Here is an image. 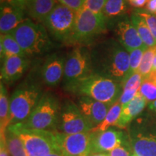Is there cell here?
<instances>
[{
    "label": "cell",
    "mask_w": 156,
    "mask_h": 156,
    "mask_svg": "<svg viewBox=\"0 0 156 156\" xmlns=\"http://www.w3.org/2000/svg\"><path fill=\"white\" fill-rule=\"evenodd\" d=\"M93 73L123 83L129 72V53L114 38L97 43L90 48Z\"/></svg>",
    "instance_id": "1"
},
{
    "label": "cell",
    "mask_w": 156,
    "mask_h": 156,
    "mask_svg": "<svg viewBox=\"0 0 156 156\" xmlns=\"http://www.w3.org/2000/svg\"><path fill=\"white\" fill-rule=\"evenodd\" d=\"M21 48L29 56H37L49 52L54 47L46 27L27 18L11 33Z\"/></svg>",
    "instance_id": "2"
},
{
    "label": "cell",
    "mask_w": 156,
    "mask_h": 156,
    "mask_svg": "<svg viewBox=\"0 0 156 156\" xmlns=\"http://www.w3.org/2000/svg\"><path fill=\"white\" fill-rule=\"evenodd\" d=\"M122 90V83L92 73L81 80L69 91L80 96L85 95L95 101L113 105L119 101Z\"/></svg>",
    "instance_id": "3"
},
{
    "label": "cell",
    "mask_w": 156,
    "mask_h": 156,
    "mask_svg": "<svg viewBox=\"0 0 156 156\" xmlns=\"http://www.w3.org/2000/svg\"><path fill=\"white\" fill-rule=\"evenodd\" d=\"M43 95L41 85L32 78L19 85L9 98V126L24 122Z\"/></svg>",
    "instance_id": "4"
},
{
    "label": "cell",
    "mask_w": 156,
    "mask_h": 156,
    "mask_svg": "<svg viewBox=\"0 0 156 156\" xmlns=\"http://www.w3.org/2000/svg\"><path fill=\"white\" fill-rule=\"evenodd\" d=\"M62 105L55 95L45 93L30 116L24 122L20 123L29 129L57 132Z\"/></svg>",
    "instance_id": "5"
},
{
    "label": "cell",
    "mask_w": 156,
    "mask_h": 156,
    "mask_svg": "<svg viewBox=\"0 0 156 156\" xmlns=\"http://www.w3.org/2000/svg\"><path fill=\"white\" fill-rule=\"evenodd\" d=\"M8 128L22 140L28 156H46L58 150L54 132L26 128L20 123Z\"/></svg>",
    "instance_id": "6"
},
{
    "label": "cell",
    "mask_w": 156,
    "mask_h": 156,
    "mask_svg": "<svg viewBox=\"0 0 156 156\" xmlns=\"http://www.w3.org/2000/svg\"><path fill=\"white\" fill-rule=\"evenodd\" d=\"M76 12L58 4L45 19L43 24L50 36L62 44H73Z\"/></svg>",
    "instance_id": "7"
},
{
    "label": "cell",
    "mask_w": 156,
    "mask_h": 156,
    "mask_svg": "<svg viewBox=\"0 0 156 156\" xmlns=\"http://www.w3.org/2000/svg\"><path fill=\"white\" fill-rule=\"evenodd\" d=\"M93 73L90 48L78 46L66 57L63 77L64 87L67 91L81 80Z\"/></svg>",
    "instance_id": "8"
},
{
    "label": "cell",
    "mask_w": 156,
    "mask_h": 156,
    "mask_svg": "<svg viewBox=\"0 0 156 156\" xmlns=\"http://www.w3.org/2000/svg\"><path fill=\"white\" fill-rule=\"evenodd\" d=\"M107 21L103 14H97L83 7L76 12L73 44L89 43L106 32Z\"/></svg>",
    "instance_id": "9"
},
{
    "label": "cell",
    "mask_w": 156,
    "mask_h": 156,
    "mask_svg": "<svg viewBox=\"0 0 156 156\" xmlns=\"http://www.w3.org/2000/svg\"><path fill=\"white\" fill-rule=\"evenodd\" d=\"M92 126L84 116L80 109L71 101H65L62 105L57 126V132L76 134L90 132Z\"/></svg>",
    "instance_id": "10"
},
{
    "label": "cell",
    "mask_w": 156,
    "mask_h": 156,
    "mask_svg": "<svg viewBox=\"0 0 156 156\" xmlns=\"http://www.w3.org/2000/svg\"><path fill=\"white\" fill-rule=\"evenodd\" d=\"M54 134L56 147L64 156H86L90 153L91 131L76 134Z\"/></svg>",
    "instance_id": "11"
},
{
    "label": "cell",
    "mask_w": 156,
    "mask_h": 156,
    "mask_svg": "<svg viewBox=\"0 0 156 156\" xmlns=\"http://www.w3.org/2000/svg\"><path fill=\"white\" fill-rule=\"evenodd\" d=\"M114 30L117 41L129 53L136 48L147 47L142 42L131 19L125 15L119 17V18L117 17L116 22L114 25Z\"/></svg>",
    "instance_id": "12"
},
{
    "label": "cell",
    "mask_w": 156,
    "mask_h": 156,
    "mask_svg": "<svg viewBox=\"0 0 156 156\" xmlns=\"http://www.w3.org/2000/svg\"><path fill=\"white\" fill-rule=\"evenodd\" d=\"M91 132L90 153H109L127 139L122 130L113 127L105 131Z\"/></svg>",
    "instance_id": "13"
},
{
    "label": "cell",
    "mask_w": 156,
    "mask_h": 156,
    "mask_svg": "<svg viewBox=\"0 0 156 156\" xmlns=\"http://www.w3.org/2000/svg\"><path fill=\"white\" fill-rule=\"evenodd\" d=\"M65 62V56L58 53L51 54L45 59L40 75L46 86L55 87L63 80Z\"/></svg>",
    "instance_id": "14"
},
{
    "label": "cell",
    "mask_w": 156,
    "mask_h": 156,
    "mask_svg": "<svg viewBox=\"0 0 156 156\" xmlns=\"http://www.w3.org/2000/svg\"><path fill=\"white\" fill-rule=\"evenodd\" d=\"M2 61L1 80L8 85L18 80L28 69L30 63L28 57L17 55L5 56Z\"/></svg>",
    "instance_id": "15"
},
{
    "label": "cell",
    "mask_w": 156,
    "mask_h": 156,
    "mask_svg": "<svg viewBox=\"0 0 156 156\" xmlns=\"http://www.w3.org/2000/svg\"><path fill=\"white\" fill-rule=\"evenodd\" d=\"M77 106L93 129L103 122L112 105L81 95L78 100Z\"/></svg>",
    "instance_id": "16"
},
{
    "label": "cell",
    "mask_w": 156,
    "mask_h": 156,
    "mask_svg": "<svg viewBox=\"0 0 156 156\" xmlns=\"http://www.w3.org/2000/svg\"><path fill=\"white\" fill-rule=\"evenodd\" d=\"M25 9L8 2H2L0 10V31L1 34H11L25 18Z\"/></svg>",
    "instance_id": "17"
},
{
    "label": "cell",
    "mask_w": 156,
    "mask_h": 156,
    "mask_svg": "<svg viewBox=\"0 0 156 156\" xmlns=\"http://www.w3.org/2000/svg\"><path fill=\"white\" fill-rule=\"evenodd\" d=\"M133 153L138 156H156V134L133 131L129 138Z\"/></svg>",
    "instance_id": "18"
},
{
    "label": "cell",
    "mask_w": 156,
    "mask_h": 156,
    "mask_svg": "<svg viewBox=\"0 0 156 156\" xmlns=\"http://www.w3.org/2000/svg\"><path fill=\"white\" fill-rule=\"evenodd\" d=\"M147 101L138 92L131 101L122 106V113L116 125L119 129H124L142 112Z\"/></svg>",
    "instance_id": "19"
},
{
    "label": "cell",
    "mask_w": 156,
    "mask_h": 156,
    "mask_svg": "<svg viewBox=\"0 0 156 156\" xmlns=\"http://www.w3.org/2000/svg\"><path fill=\"white\" fill-rule=\"evenodd\" d=\"M57 5V0H33L26 12L35 22L44 23L45 19Z\"/></svg>",
    "instance_id": "20"
},
{
    "label": "cell",
    "mask_w": 156,
    "mask_h": 156,
    "mask_svg": "<svg viewBox=\"0 0 156 156\" xmlns=\"http://www.w3.org/2000/svg\"><path fill=\"white\" fill-rule=\"evenodd\" d=\"M0 54H1V60H2V58L5 56L13 55L27 56L23 50L20 46L16 39L11 34H1Z\"/></svg>",
    "instance_id": "21"
},
{
    "label": "cell",
    "mask_w": 156,
    "mask_h": 156,
    "mask_svg": "<svg viewBox=\"0 0 156 156\" xmlns=\"http://www.w3.org/2000/svg\"><path fill=\"white\" fill-rule=\"evenodd\" d=\"M130 19H131L132 24L134 25V26L137 30L144 44L148 48L156 46L155 39L154 38L151 30L148 28L144 19L140 15L136 14L134 12L131 15Z\"/></svg>",
    "instance_id": "22"
},
{
    "label": "cell",
    "mask_w": 156,
    "mask_h": 156,
    "mask_svg": "<svg viewBox=\"0 0 156 156\" xmlns=\"http://www.w3.org/2000/svg\"><path fill=\"white\" fill-rule=\"evenodd\" d=\"M9 126V98L5 85H0V134L5 133Z\"/></svg>",
    "instance_id": "23"
},
{
    "label": "cell",
    "mask_w": 156,
    "mask_h": 156,
    "mask_svg": "<svg viewBox=\"0 0 156 156\" xmlns=\"http://www.w3.org/2000/svg\"><path fill=\"white\" fill-rule=\"evenodd\" d=\"M128 0H108L102 14L107 20L124 15L128 9Z\"/></svg>",
    "instance_id": "24"
},
{
    "label": "cell",
    "mask_w": 156,
    "mask_h": 156,
    "mask_svg": "<svg viewBox=\"0 0 156 156\" xmlns=\"http://www.w3.org/2000/svg\"><path fill=\"white\" fill-rule=\"evenodd\" d=\"M122 105L119 102V101L112 105L109 111L107 113L106 117L102 122L96 127L93 128L92 132L105 131L108 129L116 125V122L119 119L121 113H122Z\"/></svg>",
    "instance_id": "25"
},
{
    "label": "cell",
    "mask_w": 156,
    "mask_h": 156,
    "mask_svg": "<svg viewBox=\"0 0 156 156\" xmlns=\"http://www.w3.org/2000/svg\"><path fill=\"white\" fill-rule=\"evenodd\" d=\"M5 138L10 156H28L22 140L9 128L5 132Z\"/></svg>",
    "instance_id": "26"
},
{
    "label": "cell",
    "mask_w": 156,
    "mask_h": 156,
    "mask_svg": "<svg viewBox=\"0 0 156 156\" xmlns=\"http://www.w3.org/2000/svg\"><path fill=\"white\" fill-rule=\"evenodd\" d=\"M139 93L151 103L156 100V71H152L144 78Z\"/></svg>",
    "instance_id": "27"
},
{
    "label": "cell",
    "mask_w": 156,
    "mask_h": 156,
    "mask_svg": "<svg viewBox=\"0 0 156 156\" xmlns=\"http://www.w3.org/2000/svg\"><path fill=\"white\" fill-rule=\"evenodd\" d=\"M155 52L156 46H153V47L148 48L144 53L141 64H140L139 69L137 70V73L142 75L143 79L149 75L150 73L152 72L153 59L154 57H155Z\"/></svg>",
    "instance_id": "28"
},
{
    "label": "cell",
    "mask_w": 156,
    "mask_h": 156,
    "mask_svg": "<svg viewBox=\"0 0 156 156\" xmlns=\"http://www.w3.org/2000/svg\"><path fill=\"white\" fill-rule=\"evenodd\" d=\"M147 48V47L136 48L129 52V72L128 78L137 72L141 64L144 53Z\"/></svg>",
    "instance_id": "29"
},
{
    "label": "cell",
    "mask_w": 156,
    "mask_h": 156,
    "mask_svg": "<svg viewBox=\"0 0 156 156\" xmlns=\"http://www.w3.org/2000/svg\"><path fill=\"white\" fill-rule=\"evenodd\" d=\"M134 12L144 19L156 41V15L151 14L146 9H136Z\"/></svg>",
    "instance_id": "30"
},
{
    "label": "cell",
    "mask_w": 156,
    "mask_h": 156,
    "mask_svg": "<svg viewBox=\"0 0 156 156\" xmlns=\"http://www.w3.org/2000/svg\"><path fill=\"white\" fill-rule=\"evenodd\" d=\"M143 77L137 72L132 75L123 83V90H139L141 86Z\"/></svg>",
    "instance_id": "31"
},
{
    "label": "cell",
    "mask_w": 156,
    "mask_h": 156,
    "mask_svg": "<svg viewBox=\"0 0 156 156\" xmlns=\"http://www.w3.org/2000/svg\"><path fill=\"white\" fill-rule=\"evenodd\" d=\"M108 153L109 156H132L134 153L129 141L126 139L122 144L117 146Z\"/></svg>",
    "instance_id": "32"
},
{
    "label": "cell",
    "mask_w": 156,
    "mask_h": 156,
    "mask_svg": "<svg viewBox=\"0 0 156 156\" xmlns=\"http://www.w3.org/2000/svg\"><path fill=\"white\" fill-rule=\"evenodd\" d=\"M107 1L108 0H85L84 7L97 14H102Z\"/></svg>",
    "instance_id": "33"
},
{
    "label": "cell",
    "mask_w": 156,
    "mask_h": 156,
    "mask_svg": "<svg viewBox=\"0 0 156 156\" xmlns=\"http://www.w3.org/2000/svg\"><path fill=\"white\" fill-rule=\"evenodd\" d=\"M58 2L65 6L75 12L83 8L85 5V0H57Z\"/></svg>",
    "instance_id": "34"
},
{
    "label": "cell",
    "mask_w": 156,
    "mask_h": 156,
    "mask_svg": "<svg viewBox=\"0 0 156 156\" xmlns=\"http://www.w3.org/2000/svg\"><path fill=\"white\" fill-rule=\"evenodd\" d=\"M0 156H10L6 142L5 133L0 134Z\"/></svg>",
    "instance_id": "35"
},
{
    "label": "cell",
    "mask_w": 156,
    "mask_h": 156,
    "mask_svg": "<svg viewBox=\"0 0 156 156\" xmlns=\"http://www.w3.org/2000/svg\"><path fill=\"white\" fill-rule=\"evenodd\" d=\"M32 1L33 0H8V2L19 6L26 11L27 8Z\"/></svg>",
    "instance_id": "36"
},
{
    "label": "cell",
    "mask_w": 156,
    "mask_h": 156,
    "mask_svg": "<svg viewBox=\"0 0 156 156\" xmlns=\"http://www.w3.org/2000/svg\"><path fill=\"white\" fill-rule=\"evenodd\" d=\"M148 0H128V2L135 8H142L147 5Z\"/></svg>",
    "instance_id": "37"
},
{
    "label": "cell",
    "mask_w": 156,
    "mask_h": 156,
    "mask_svg": "<svg viewBox=\"0 0 156 156\" xmlns=\"http://www.w3.org/2000/svg\"><path fill=\"white\" fill-rule=\"evenodd\" d=\"M145 9L151 14L156 15V0H148Z\"/></svg>",
    "instance_id": "38"
},
{
    "label": "cell",
    "mask_w": 156,
    "mask_h": 156,
    "mask_svg": "<svg viewBox=\"0 0 156 156\" xmlns=\"http://www.w3.org/2000/svg\"><path fill=\"white\" fill-rule=\"evenodd\" d=\"M149 109L150 110H151L152 112L156 113V100L154 101L153 102H152L151 103H149Z\"/></svg>",
    "instance_id": "39"
},
{
    "label": "cell",
    "mask_w": 156,
    "mask_h": 156,
    "mask_svg": "<svg viewBox=\"0 0 156 156\" xmlns=\"http://www.w3.org/2000/svg\"><path fill=\"white\" fill-rule=\"evenodd\" d=\"M87 156H109L108 153H90Z\"/></svg>",
    "instance_id": "40"
},
{
    "label": "cell",
    "mask_w": 156,
    "mask_h": 156,
    "mask_svg": "<svg viewBox=\"0 0 156 156\" xmlns=\"http://www.w3.org/2000/svg\"><path fill=\"white\" fill-rule=\"evenodd\" d=\"M46 156H64V155H62L61 152L58 151V150H56V151H53L52 153L48 154V155H46Z\"/></svg>",
    "instance_id": "41"
},
{
    "label": "cell",
    "mask_w": 156,
    "mask_h": 156,
    "mask_svg": "<svg viewBox=\"0 0 156 156\" xmlns=\"http://www.w3.org/2000/svg\"><path fill=\"white\" fill-rule=\"evenodd\" d=\"M152 71H156V52L155 54V57L153 59V69Z\"/></svg>",
    "instance_id": "42"
},
{
    "label": "cell",
    "mask_w": 156,
    "mask_h": 156,
    "mask_svg": "<svg viewBox=\"0 0 156 156\" xmlns=\"http://www.w3.org/2000/svg\"><path fill=\"white\" fill-rule=\"evenodd\" d=\"M8 2V0H1V2Z\"/></svg>",
    "instance_id": "43"
},
{
    "label": "cell",
    "mask_w": 156,
    "mask_h": 156,
    "mask_svg": "<svg viewBox=\"0 0 156 156\" xmlns=\"http://www.w3.org/2000/svg\"><path fill=\"white\" fill-rule=\"evenodd\" d=\"M132 156H138V155H136V154H134V153H133V155H132Z\"/></svg>",
    "instance_id": "44"
},
{
    "label": "cell",
    "mask_w": 156,
    "mask_h": 156,
    "mask_svg": "<svg viewBox=\"0 0 156 156\" xmlns=\"http://www.w3.org/2000/svg\"><path fill=\"white\" fill-rule=\"evenodd\" d=\"M86 156H87V155H86Z\"/></svg>",
    "instance_id": "45"
}]
</instances>
